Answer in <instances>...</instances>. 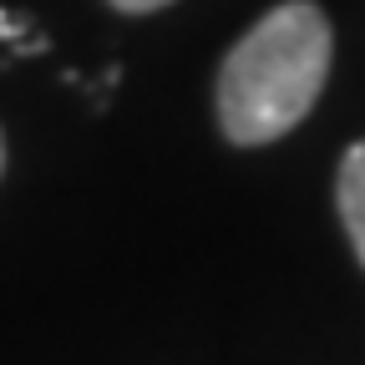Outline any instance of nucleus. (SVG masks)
I'll return each mask as SVG.
<instances>
[{"instance_id":"obj_1","label":"nucleus","mask_w":365,"mask_h":365,"mask_svg":"<svg viewBox=\"0 0 365 365\" xmlns=\"http://www.w3.org/2000/svg\"><path fill=\"white\" fill-rule=\"evenodd\" d=\"M335 56L330 21L314 0H284L254 21L213 81L218 127L239 148H264L294 132L319 102Z\"/></svg>"},{"instance_id":"obj_2","label":"nucleus","mask_w":365,"mask_h":365,"mask_svg":"<svg viewBox=\"0 0 365 365\" xmlns=\"http://www.w3.org/2000/svg\"><path fill=\"white\" fill-rule=\"evenodd\" d=\"M335 203H340V223L365 264V143H355L345 158H340V173H335Z\"/></svg>"},{"instance_id":"obj_3","label":"nucleus","mask_w":365,"mask_h":365,"mask_svg":"<svg viewBox=\"0 0 365 365\" xmlns=\"http://www.w3.org/2000/svg\"><path fill=\"white\" fill-rule=\"evenodd\" d=\"M112 11H122V16H153V11H163V6H173V0H107Z\"/></svg>"},{"instance_id":"obj_4","label":"nucleus","mask_w":365,"mask_h":365,"mask_svg":"<svg viewBox=\"0 0 365 365\" xmlns=\"http://www.w3.org/2000/svg\"><path fill=\"white\" fill-rule=\"evenodd\" d=\"M0 173H6V137H0Z\"/></svg>"}]
</instances>
